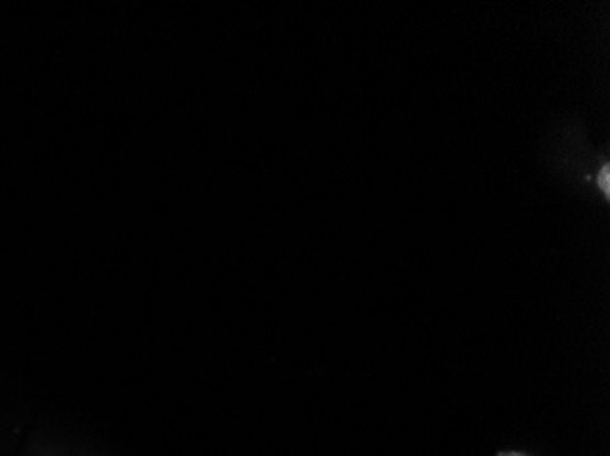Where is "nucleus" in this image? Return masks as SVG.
Wrapping results in <instances>:
<instances>
[{
	"instance_id": "obj_1",
	"label": "nucleus",
	"mask_w": 610,
	"mask_h": 456,
	"mask_svg": "<svg viewBox=\"0 0 610 456\" xmlns=\"http://www.w3.org/2000/svg\"><path fill=\"white\" fill-rule=\"evenodd\" d=\"M601 185L606 188V192H609V166L603 169V177H601Z\"/></svg>"
},
{
	"instance_id": "obj_2",
	"label": "nucleus",
	"mask_w": 610,
	"mask_h": 456,
	"mask_svg": "<svg viewBox=\"0 0 610 456\" xmlns=\"http://www.w3.org/2000/svg\"><path fill=\"white\" fill-rule=\"evenodd\" d=\"M500 456H525V455H520V453H501Z\"/></svg>"
}]
</instances>
